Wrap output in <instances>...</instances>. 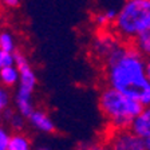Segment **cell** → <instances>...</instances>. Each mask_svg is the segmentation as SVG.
<instances>
[{
  "instance_id": "cell-1",
  "label": "cell",
  "mask_w": 150,
  "mask_h": 150,
  "mask_svg": "<svg viewBox=\"0 0 150 150\" xmlns=\"http://www.w3.org/2000/svg\"><path fill=\"white\" fill-rule=\"evenodd\" d=\"M109 87L138 100L144 107L150 106V79L146 59L134 47L122 44L106 60Z\"/></svg>"
},
{
  "instance_id": "cell-2",
  "label": "cell",
  "mask_w": 150,
  "mask_h": 150,
  "mask_svg": "<svg viewBox=\"0 0 150 150\" xmlns=\"http://www.w3.org/2000/svg\"><path fill=\"white\" fill-rule=\"evenodd\" d=\"M99 109L111 130H123L131 127L134 119L145 107L138 100L106 87L99 95Z\"/></svg>"
},
{
  "instance_id": "cell-3",
  "label": "cell",
  "mask_w": 150,
  "mask_h": 150,
  "mask_svg": "<svg viewBox=\"0 0 150 150\" xmlns=\"http://www.w3.org/2000/svg\"><path fill=\"white\" fill-rule=\"evenodd\" d=\"M112 27L118 38L133 42L150 28V0H125Z\"/></svg>"
},
{
  "instance_id": "cell-4",
  "label": "cell",
  "mask_w": 150,
  "mask_h": 150,
  "mask_svg": "<svg viewBox=\"0 0 150 150\" xmlns=\"http://www.w3.org/2000/svg\"><path fill=\"white\" fill-rule=\"evenodd\" d=\"M106 145L110 150H147L146 141L135 134L131 129L111 130Z\"/></svg>"
},
{
  "instance_id": "cell-5",
  "label": "cell",
  "mask_w": 150,
  "mask_h": 150,
  "mask_svg": "<svg viewBox=\"0 0 150 150\" xmlns=\"http://www.w3.org/2000/svg\"><path fill=\"white\" fill-rule=\"evenodd\" d=\"M122 44L123 43L119 40L118 38L112 36V35H109V34H105L95 40L94 47H95V52H97V55H99L102 59L107 60V58L115 52Z\"/></svg>"
},
{
  "instance_id": "cell-6",
  "label": "cell",
  "mask_w": 150,
  "mask_h": 150,
  "mask_svg": "<svg viewBox=\"0 0 150 150\" xmlns=\"http://www.w3.org/2000/svg\"><path fill=\"white\" fill-rule=\"evenodd\" d=\"M130 129L145 141L150 139V106L142 110V112L134 119Z\"/></svg>"
},
{
  "instance_id": "cell-7",
  "label": "cell",
  "mask_w": 150,
  "mask_h": 150,
  "mask_svg": "<svg viewBox=\"0 0 150 150\" xmlns=\"http://www.w3.org/2000/svg\"><path fill=\"white\" fill-rule=\"evenodd\" d=\"M28 119H30V123H31L35 129L43 131V133H52V131L55 130L54 122L51 121V118L47 115L44 111L35 110Z\"/></svg>"
},
{
  "instance_id": "cell-8",
  "label": "cell",
  "mask_w": 150,
  "mask_h": 150,
  "mask_svg": "<svg viewBox=\"0 0 150 150\" xmlns=\"http://www.w3.org/2000/svg\"><path fill=\"white\" fill-rule=\"evenodd\" d=\"M133 47L145 59H150V28L145 30L135 38L133 40Z\"/></svg>"
},
{
  "instance_id": "cell-9",
  "label": "cell",
  "mask_w": 150,
  "mask_h": 150,
  "mask_svg": "<svg viewBox=\"0 0 150 150\" xmlns=\"http://www.w3.org/2000/svg\"><path fill=\"white\" fill-rule=\"evenodd\" d=\"M20 81V74L16 66H8V67H3L0 69V82L7 86L11 87L13 84H16Z\"/></svg>"
},
{
  "instance_id": "cell-10",
  "label": "cell",
  "mask_w": 150,
  "mask_h": 150,
  "mask_svg": "<svg viewBox=\"0 0 150 150\" xmlns=\"http://www.w3.org/2000/svg\"><path fill=\"white\" fill-rule=\"evenodd\" d=\"M117 16H118V9L111 7V8H107L105 11H102V12L97 13L94 16V22L99 27H106L109 24H114Z\"/></svg>"
},
{
  "instance_id": "cell-11",
  "label": "cell",
  "mask_w": 150,
  "mask_h": 150,
  "mask_svg": "<svg viewBox=\"0 0 150 150\" xmlns=\"http://www.w3.org/2000/svg\"><path fill=\"white\" fill-rule=\"evenodd\" d=\"M8 150H31L30 141H28V138L25 135L16 133V134L11 135Z\"/></svg>"
},
{
  "instance_id": "cell-12",
  "label": "cell",
  "mask_w": 150,
  "mask_h": 150,
  "mask_svg": "<svg viewBox=\"0 0 150 150\" xmlns=\"http://www.w3.org/2000/svg\"><path fill=\"white\" fill-rule=\"evenodd\" d=\"M0 51L13 54V51H15V39H13L11 32H0Z\"/></svg>"
},
{
  "instance_id": "cell-13",
  "label": "cell",
  "mask_w": 150,
  "mask_h": 150,
  "mask_svg": "<svg viewBox=\"0 0 150 150\" xmlns=\"http://www.w3.org/2000/svg\"><path fill=\"white\" fill-rule=\"evenodd\" d=\"M9 105V93L4 86H0V111L8 109Z\"/></svg>"
},
{
  "instance_id": "cell-14",
  "label": "cell",
  "mask_w": 150,
  "mask_h": 150,
  "mask_svg": "<svg viewBox=\"0 0 150 150\" xmlns=\"http://www.w3.org/2000/svg\"><path fill=\"white\" fill-rule=\"evenodd\" d=\"M9 141H11V135L8 134V131L0 127V150H8Z\"/></svg>"
},
{
  "instance_id": "cell-15",
  "label": "cell",
  "mask_w": 150,
  "mask_h": 150,
  "mask_svg": "<svg viewBox=\"0 0 150 150\" xmlns=\"http://www.w3.org/2000/svg\"><path fill=\"white\" fill-rule=\"evenodd\" d=\"M23 118H24V117L20 115V114H15V115L11 118V125H12V127L22 129V126H23Z\"/></svg>"
},
{
  "instance_id": "cell-16",
  "label": "cell",
  "mask_w": 150,
  "mask_h": 150,
  "mask_svg": "<svg viewBox=\"0 0 150 150\" xmlns=\"http://www.w3.org/2000/svg\"><path fill=\"white\" fill-rule=\"evenodd\" d=\"M1 3H3L4 6L9 7V8H15V7L19 6L20 0H1Z\"/></svg>"
},
{
  "instance_id": "cell-17",
  "label": "cell",
  "mask_w": 150,
  "mask_h": 150,
  "mask_svg": "<svg viewBox=\"0 0 150 150\" xmlns=\"http://www.w3.org/2000/svg\"><path fill=\"white\" fill-rule=\"evenodd\" d=\"M88 150H110V147L106 144H97V145H94V146H90Z\"/></svg>"
},
{
  "instance_id": "cell-18",
  "label": "cell",
  "mask_w": 150,
  "mask_h": 150,
  "mask_svg": "<svg viewBox=\"0 0 150 150\" xmlns=\"http://www.w3.org/2000/svg\"><path fill=\"white\" fill-rule=\"evenodd\" d=\"M13 115H15V112H13L11 109H7L3 111V117L7 119V121H11V118H12Z\"/></svg>"
},
{
  "instance_id": "cell-19",
  "label": "cell",
  "mask_w": 150,
  "mask_h": 150,
  "mask_svg": "<svg viewBox=\"0 0 150 150\" xmlns=\"http://www.w3.org/2000/svg\"><path fill=\"white\" fill-rule=\"evenodd\" d=\"M146 69H147V76L150 79V59H146Z\"/></svg>"
},
{
  "instance_id": "cell-20",
  "label": "cell",
  "mask_w": 150,
  "mask_h": 150,
  "mask_svg": "<svg viewBox=\"0 0 150 150\" xmlns=\"http://www.w3.org/2000/svg\"><path fill=\"white\" fill-rule=\"evenodd\" d=\"M146 146H147V150H150V139L146 141Z\"/></svg>"
},
{
  "instance_id": "cell-21",
  "label": "cell",
  "mask_w": 150,
  "mask_h": 150,
  "mask_svg": "<svg viewBox=\"0 0 150 150\" xmlns=\"http://www.w3.org/2000/svg\"><path fill=\"white\" fill-rule=\"evenodd\" d=\"M1 121H3V111H0V125H1Z\"/></svg>"
},
{
  "instance_id": "cell-22",
  "label": "cell",
  "mask_w": 150,
  "mask_h": 150,
  "mask_svg": "<svg viewBox=\"0 0 150 150\" xmlns=\"http://www.w3.org/2000/svg\"><path fill=\"white\" fill-rule=\"evenodd\" d=\"M38 150H50V149H47V147H39Z\"/></svg>"
},
{
  "instance_id": "cell-23",
  "label": "cell",
  "mask_w": 150,
  "mask_h": 150,
  "mask_svg": "<svg viewBox=\"0 0 150 150\" xmlns=\"http://www.w3.org/2000/svg\"><path fill=\"white\" fill-rule=\"evenodd\" d=\"M117 1H125V0H117Z\"/></svg>"
},
{
  "instance_id": "cell-24",
  "label": "cell",
  "mask_w": 150,
  "mask_h": 150,
  "mask_svg": "<svg viewBox=\"0 0 150 150\" xmlns=\"http://www.w3.org/2000/svg\"><path fill=\"white\" fill-rule=\"evenodd\" d=\"M0 69H1V64H0Z\"/></svg>"
}]
</instances>
